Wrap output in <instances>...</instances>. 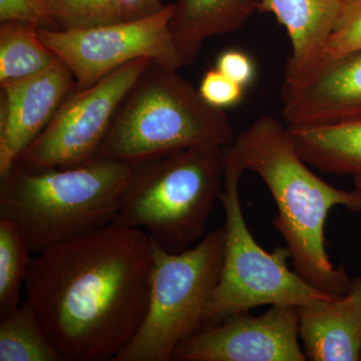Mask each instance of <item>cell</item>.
<instances>
[{"mask_svg": "<svg viewBox=\"0 0 361 361\" xmlns=\"http://www.w3.org/2000/svg\"><path fill=\"white\" fill-rule=\"evenodd\" d=\"M148 233L114 222L35 254L26 298L68 361H114L141 327L149 303Z\"/></svg>", "mask_w": 361, "mask_h": 361, "instance_id": "obj_1", "label": "cell"}, {"mask_svg": "<svg viewBox=\"0 0 361 361\" xmlns=\"http://www.w3.org/2000/svg\"><path fill=\"white\" fill-rule=\"evenodd\" d=\"M227 149L272 195L278 210L273 226L286 242L297 274L330 295L348 294L353 281L343 266L334 267L330 261L324 227L334 207L360 212L361 189H338L320 179L297 152L288 126L273 116L254 121Z\"/></svg>", "mask_w": 361, "mask_h": 361, "instance_id": "obj_2", "label": "cell"}, {"mask_svg": "<svg viewBox=\"0 0 361 361\" xmlns=\"http://www.w3.org/2000/svg\"><path fill=\"white\" fill-rule=\"evenodd\" d=\"M134 165L97 159L66 169L0 176V218L13 221L32 253L116 222Z\"/></svg>", "mask_w": 361, "mask_h": 361, "instance_id": "obj_3", "label": "cell"}, {"mask_svg": "<svg viewBox=\"0 0 361 361\" xmlns=\"http://www.w3.org/2000/svg\"><path fill=\"white\" fill-rule=\"evenodd\" d=\"M177 71L154 63L147 68L116 110L97 159L137 165L194 146L232 144L224 111Z\"/></svg>", "mask_w": 361, "mask_h": 361, "instance_id": "obj_4", "label": "cell"}, {"mask_svg": "<svg viewBox=\"0 0 361 361\" xmlns=\"http://www.w3.org/2000/svg\"><path fill=\"white\" fill-rule=\"evenodd\" d=\"M225 183V147L201 145L134 165L116 222L148 233L163 250L204 236Z\"/></svg>", "mask_w": 361, "mask_h": 361, "instance_id": "obj_5", "label": "cell"}, {"mask_svg": "<svg viewBox=\"0 0 361 361\" xmlns=\"http://www.w3.org/2000/svg\"><path fill=\"white\" fill-rule=\"evenodd\" d=\"M225 240V226L178 253L163 250L152 240L148 311L134 338L114 361L172 360L178 345L205 327L207 305L222 269Z\"/></svg>", "mask_w": 361, "mask_h": 361, "instance_id": "obj_6", "label": "cell"}, {"mask_svg": "<svg viewBox=\"0 0 361 361\" xmlns=\"http://www.w3.org/2000/svg\"><path fill=\"white\" fill-rule=\"evenodd\" d=\"M244 169L225 147V183L220 202L226 215L224 259L219 281L207 305L205 327L261 305H294L337 297L318 290L289 269L290 252L265 251L249 231L242 211L239 180Z\"/></svg>", "mask_w": 361, "mask_h": 361, "instance_id": "obj_7", "label": "cell"}, {"mask_svg": "<svg viewBox=\"0 0 361 361\" xmlns=\"http://www.w3.org/2000/svg\"><path fill=\"white\" fill-rule=\"evenodd\" d=\"M152 63L148 59L130 61L92 87L75 90L16 164L28 171H44L96 160L116 110Z\"/></svg>", "mask_w": 361, "mask_h": 361, "instance_id": "obj_8", "label": "cell"}, {"mask_svg": "<svg viewBox=\"0 0 361 361\" xmlns=\"http://www.w3.org/2000/svg\"><path fill=\"white\" fill-rule=\"evenodd\" d=\"M173 11L174 4H170L158 13L115 25L78 30L39 28V37L70 68L77 90H85L137 59H151L171 70L184 68L169 30Z\"/></svg>", "mask_w": 361, "mask_h": 361, "instance_id": "obj_9", "label": "cell"}, {"mask_svg": "<svg viewBox=\"0 0 361 361\" xmlns=\"http://www.w3.org/2000/svg\"><path fill=\"white\" fill-rule=\"evenodd\" d=\"M299 306L272 305L264 314L240 312L180 343L176 361H304Z\"/></svg>", "mask_w": 361, "mask_h": 361, "instance_id": "obj_10", "label": "cell"}, {"mask_svg": "<svg viewBox=\"0 0 361 361\" xmlns=\"http://www.w3.org/2000/svg\"><path fill=\"white\" fill-rule=\"evenodd\" d=\"M75 90L73 73L59 59L37 75L1 85L0 176L13 167Z\"/></svg>", "mask_w": 361, "mask_h": 361, "instance_id": "obj_11", "label": "cell"}, {"mask_svg": "<svg viewBox=\"0 0 361 361\" xmlns=\"http://www.w3.org/2000/svg\"><path fill=\"white\" fill-rule=\"evenodd\" d=\"M280 97L291 129L361 121V51L324 59L298 85L281 87Z\"/></svg>", "mask_w": 361, "mask_h": 361, "instance_id": "obj_12", "label": "cell"}, {"mask_svg": "<svg viewBox=\"0 0 361 361\" xmlns=\"http://www.w3.org/2000/svg\"><path fill=\"white\" fill-rule=\"evenodd\" d=\"M345 4L346 0H260L259 13L273 14L290 39L282 87L298 85L320 66Z\"/></svg>", "mask_w": 361, "mask_h": 361, "instance_id": "obj_13", "label": "cell"}, {"mask_svg": "<svg viewBox=\"0 0 361 361\" xmlns=\"http://www.w3.org/2000/svg\"><path fill=\"white\" fill-rule=\"evenodd\" d=\"M299 338L306 360H360L361 278L345 295L299 306Z\"/></svg>", "mask_w": 361, "mask_h": 361, "instance_id": "obj_14", "label": "cell"}, {"mask_svg": "<svg viewBox=\"0 0 361 361\" xmlns=\"http://www.w3.org/2000/svg\"><path fill=\"white\" fill-rule=\"evenodd\" d=\"M260 0H177L169 23L184 66L193 65L207 39L240 30Z\"/></svg>", "mask_w": 361, "mask_h": 361, "instance_id": "obj_15", "label": "cell"}, {"mask_svg": "<svg viewBox=\"0 0 361 361\" xmlns=\"http://www.w3.org/2000/svg\"><path fill=\"white\" fill-rule=\"evenodd\" d=\"M289 130L297 152L311 167L361 180V121Z\"/></svg>", "mask_w": 361, "mask_h": 361, "instance_id": "obj_16", "label": "cell"}, {"mask_svg": "<svg viewBox=\"0 0 361 361\" xmlns=\"http://www.w3.org/2000/svg\"><path fill=\"white\" fill-rule=\"evenodd\" d=\"M39 26L20 20L0 25V85L32 77L59 61L39 37Z\"/></svg>", "mask_w": 361, "mask_h": 361, "instance_id": "obj_17", "label": "cell"}, {"mask_svg": "<svg viewBox=\"0 0 361 361\" xmlns=\"http://www.w3.org/2000/svg\"><path fill=\"white\" fill-rule=\"evenodd\" d=\"M0 361H65L27 298L1 316Z\"/></svg>", "mask_w": 361, "mask_h": 361, "instance_id": "obj_18", "label": "cell"}, {"mask_svg": "<svg viewBox=\"0 0 361 361\" xmlns=\"http://www.w3.org/2000/svg\"><path fill=\"white\" fill-rule=\"evenodd\" d=\"M25 235L13 221L0 218V316L20 304V291L32 257Z\"/></svg>", "mask_w": 361, "mask_h": 361, "instance_id": "obj_19", "label": "cell"}, {"mask_svg": "<svg viewBox=\"0 0 361 361\" xmlns=\"http://www.w3.org/2000/svg\"><path fill=\"white\" fill-rule=\"evenodd\" d=\"M56 30H78L130 20L125 0H44Z\"/></svg>", "mask_w": 361, "mask_h": 361, "instance_id": "obj_20", "label": "cell"}, {"mask_svg": "<svg viewBox=\"0 0 361 361\" xmlns=\"http://www.w3.org/2000/svg\"><path fill=\"white\" fill-rule=\"evenodd\" d=\"M361 51V0L346 1L341 18L330 35L324 59ZM323 59V61H324Z\"/></svg>", "mask_w": 361, "mask_h": 361, "instance_id": "obj_21", "label": "cell"}, {"mask_svg": "<svg viewBox=\"0 0 361 361\" xmlns=\"http://www.w3.org/2000/svg\"><path fill=\"white\" fill-rule=\"evenodd\" d=\"M244 89L223 75L217 68H213L206 71L198 90L207 103L223 110L238 103Z\"/></svg>", "mask_w": 361, "mask_h": 361, "instance_id": "obj_22", "label": "cell"}, {"mask_svg": "<svg viewBox=\"0 0 361 361\" xmlns=\"http://www.w3.org/2000/svg\"><path fill=\"white\" fill-rule=\"evenodd\" d=\"M20 20L54 30L44 0H0V21Z\"/></svg>", "mask_w": 361, "mask_h": 361, "instance_id": "obj_23", "label": "cell"}, {"mask_svg": "<svg viewBox=\"0 0 361 361\" xmlns=\"http://www.w3.org/2000/svg\"><path fill=\"white\" fill-rule=\"evenodd\" d=\"M216 68L226 77L243 87L250 84L255 75L253 61L246 54L236 49L222 52Z\"/></svg>", "mask_w": 361, "mask_h": 361, "instance_id": "obj_24", "label": "cell"}, {"mask_svg": "<svg viewBox=\"0 0 361 361\" xmlns=\"http://www.w3.org/2000/svg\"><path fill=\"white\" fill-rule=\"evenodd\" d=\"M142 6L145 16L158 13L165 7L161 0H142Z\"/></svg>", "mask_w": 361, "mask_h": 361, "instance_id": "obj_25", "label": "cell"}, {"mask_svg": "<svg viewBox=\"0 0 361 361\" xmlns=\"http://www.w3.org/2000/svg\"><path fill=\"white\" fill-rule=\"evenodd\" d=\"M355 187L360 188L361 189V180H355Z\"/></svg>", "mask_w": 361, "mask_h": 361, "instance_id": "obj_26", "label": "cell"}, {"mask_svg": "<svg viewBox=\"0 0 361 361\" xmlns=\"http://www.w3.org/2000/svg\"><path fill=\"white\" fill-rule=\"evenodd\" d=\"M360 360L361 361V344H360Z\"/></svg>", "mask_w": 361, "mask_h": 361, "instance_id": "obj_27", "label": "cell"}, {"mask_svg": "<svg viewBox=\"0 0 361 361\" xmlns=\"http://www.w3.org/2000/svg\"><path fill=\"white\" fill-rule=\"evenodd\" d=\"M346 1H349V0H346Z\"/></svg>", "mask_w": 361, "mask_h": 361, "instance_id": "obj_28", "label": "cell"}]
</instances>
